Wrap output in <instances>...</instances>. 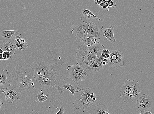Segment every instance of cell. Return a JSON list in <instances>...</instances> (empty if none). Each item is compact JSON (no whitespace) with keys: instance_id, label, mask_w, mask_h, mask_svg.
<instances>
[{"instance_id":"1","label":"cell","mask_w":154,"mask_h":114,"mask_svg":"<svg viewBox=\"0 0 154 114\" xmlns=\"http://www.w3.org/2000/svg\"><path fill=\"white\" fill-rule=\"evenodd\" d=\"M66 59L56 51L49 50L34 62L35 88L44 94L52 95L60 85L62 77L66 72Z\"/></svg>"},{"instance_id":"2","label":"cell","mask_w":154,"mask_h":114,"mask_svg":"<svg viewBox=\"0 0 154 114\" xmlns=\"http://www.w3.org/2000/svg\"><path fill=\"white\" fill-rule=\"evenodd\" d=\"M8 79L18 94H26L35 89V70L30 64L23 63L17 65Z\"/></svg>"},{"instance_id":"3","label":"cell","mask_w":154,"mask_h":114,"mask_svg":"<svg viewBox=\"0 0 154 114\" xmlns=\"http://www.w3.org/2000/svg\"><path fill=\"white\" fill-rule=\"evenodd\" d=\"M74 96L75 102L73 104L74 108L76 109H82L83 112L98 100L90 87L80 89L75 92Z\"/></svg>"},{"instance_id":"4","label":"cell","mask_w":154,"mask_h":114,"mask_svg":"<svg viewBox=\"0 0 154 114\" xmlns=\"http://www.w3.org/2000/svg\"><path fill=\"white\" fill-rule=\"evenodd\" d=\"M120 93L124 102H131L140 96L142 91L140 86L134 80L128 79L123 83Z\"/></svg>"},{"instance_id":"5","label":"cell","mask_w":154,"mask_h":114,"mask_svg":"<svg viewBox=\"0 0 154 114\" xmlns=\"http://www.w3.org/2000/svg\"><path fill=\"white\" fill-rule=\"evenodd\" d=\"M67 70L69 73V78L77 82L82 81L88 76L87 70L77 64L68 65Z\"/></svg>"},{"instance_id":"6","label":"cell","mask_w":154,"mask_h":114,"mask_svg":"<svg viewBox=\"0 0 154 114\" xmlns=\"http://www.w3.org/2000/svg\"><path fill=\"white\" fill-rule=\"evenodd\" d=\"M110 52V55L108 59V62L106 65L110 67H114L115 69L123 67L125 60L122 51L116 49Z\"/></svg>"},{"instance_id":"7","label":"cell","mask_w":154,"mask_h":114,"mask_svg":"<svg viewBox=\"0 0 154 114\" xmlns=\"http://www.w3.org/2000/svg\"><path fill=\"white\" fill-rule=\"evenodd\" d=\"M104 49L103 45L98 43L90 46L81 45L78 47L77 51L90 56L97 57L101 55L102 51Z\"/></svg>"},{"instance_id":"8","label":"cell","mask_w":154,"mask_h":114,"mask_svg":"<svg viewBox=\"0 0 154 114\" xmlns=\"http://www.w3.org/2000/svg\"><path fill=\"white\" fill-rule=\"evenodd\" d=\"M89 24L85 23L79 24L72 29L71 34L75 36L76 42H82L83 39L87 37Z\"/></svg>"},{"instance_id":"9","label":"cell","mask_w":154,"mask_h":114,"mask_svg":"<svg viewBox=\"0 0 154 114\" xmlns=\"http://www.w3.org/2000/svg\"><path fill=\"white\" fill-rule=\"evenodd\" d=\"M103 28L102 25L96 23V21L89 24L87 37L96 38L100 40L104 36L102 30Z\"/></svg>"},{"instance_id":"10","label":"cell","mask_w":154,"mask_h":114,"mask_svg":"<svg viewBox=\"0 0 154 114\" xmlns=\"http://www.w3.org/2000/svg\"><path fill=\"white\" fill-rule=\"evenodd\" d=\"M137 103L140 112L148 110L152 107L153 103L149 96L145 94L140 95L137 98Z\"/></svg>"},{"instance_id":"11","label":"cell","mask_w":154,"mask_h":114,"mask_svg":"<svg viewBox=\"0 0 154 114\" xmlns=\"http://www.w3.org/2000/svg\"><path fill=\"white\" fill-rule=\"evenodd\" d=\"M18 30H3L0 31V44L12 43L15 40L16 36L19 34Z\"/></svg>"},{"instance_id":"12","label":"cell","mask_w":154,"mask_h":114,"mask_svg":"<svg viewBox=\"0 0 154 114\" xmlns=\"http://www.w3.org/2000/svg\"><path fill=\"white\" fill-rule=\"evenodd\" d=\"M61 87L70 91L72 96H74V93L76 91L80 89L78 83L71 79L69 77L63 80Z\"/></svg>"},{"instance_id":"13","label":"cell","mask_w":154,"mask_h":114,"mask_svg":"<svg viewBox=\"0 0 154 114\" xmlns=\"http://www.w3.org/2000/svg\"><path fill=\"white\" fill-rule=\"evenodd\" d=\"M80 16V19L83 23L89 24L96 21L98 18L88 9H83Z\"/></svg>"},{"instance_id":"14","label":"cell","mask_w":154,"mask_h":114,"mask_svg":"<svg viewBox=\"0 0 154 114\" xmlns=\"http://www.w3.org/2000/svg\"><path fill=\"white\" fill-rule=\"evenodd\" d=\"M1 90L2 93L5 95V101L8 102L10 104L13 103L14 100L20 99V97L15 90L8 88Z\"/></svg>"},{"instance_id":"15","label":"cell","mask_w":154,"mask_h":114,"mask_svg":"<svg viewBox=\"0 0 154 114\" xmlns=\"http://www.w3.org/2000/svg\"><path fill=\"white\" fill-rule=\"evenodd\" d=\"M8 74V71L3 69L0 71V90L8 89L11 86V84L7 78V75Z\"/></svg>"},{"instance_id":"16","label":"cell","mask_w":154,"mask_h":114,"mask_svg":"<svg viewBox=\"0 0 154 114\" xmlns=\"http://www.w3.org/2000/svg\"><path fill=\"white\" fill-rule=\"evenodd\" d=\"M103 33L104 36L108 42H115L116 41L114 34V28L112 26H111L105 29Z\"/></svg>"},{"instance_id":"17","label":"cell","mask_w":154,"mask_h":114,"mask_svg":"<svg viewBox=\"0 0 154 114\" xmlns=\"http://www.w3.org/2000/svg\"><path fill=\"white\" fill-rule=\"evenodd\" d=\"M94 112L97 114H110L108 108L104 104H100L94 108Z\"/></svg>"},{"instance_id":"18","label":"cell","mask_w":154,"mask_h":114,"mask_svg":"<svg viewBox=\"0 0 154 114\" xmlns=\"http://www.w3.org/2000/svg\"><path fill=\"white\" fill-rule=\"evenodd\" d=\"M1 48L3 52L8 51L9 52L11 57L13 56L16 52V49L14 47L13 43H6L3 44Z\"/></svg>"},{"instance_id":"19","label":"cell","mask_w":154,"mask_h":114,"mask_svg":"<svg viewBox=\"0 0 154 114\" xmlns=\"http://www.w3.org/2000/svg\"><path fill=\"white\" fill-rule=\"evenodd\" d=\"M82 42L84 45L90 46L100 43V40L96 38L87 37L83 39Z\"/></svg>"},{"instance_id":"20","label":"cell","mask_w":154,"mask_h":114,"mask_svg":"<svg viewBox=\"0 0 154 114\" xmlns=\"http://www.w3.org/2000/svg\"><path fill=\"white\" fill-rule=\"evenodd\" d=\"M102 62L100 57H96L94 62L93 71H98L101 70L104 66L102 65Z\"/></svg>"},{"instance_id":"21","label":"cell","mask_w":154,"mask_h":114,"mask_svg":"<svg viewBox=\"0 0 154 114\" xmlns=\"http://www.w3.org/2000/svg\"><path fill=\"white\" fill-rule=\"evenodd\" d=\"M14 46L16 49H20L25 50H26L28 47V45L27 42L22 45L19 42H17L15 40V41L13 43Z\"/></svg>"},{"instance_id":"22","label":"cell","mask_w":154,"mask_h":114,"mask_svg":"<svg viewBox=\"0 0 154 114\" xmlns=\"http://www.w3.org/2000/svg\"><path fill=\"white\" fill-rule=\"evenodd\" d=\"M40 92L38 93V94L36 95V97L38 98L39 102L42 103L48 100V96L49 95H44L43 91L42 90H40Z\"/></svg>"},{"instance_id":"23","label":"cell","mask_w":154,"mask_h":114,"mask_svg":"<svg viewBox=\"0 0 154 114\" xmlns=\"http://www.w3.org/2000/svg\"><path fill=\"white\" fill-rule=\"evenodd\" d=\"M108 0H102V3L99 5L100 8L109 11V7L108 5Z\"/></svg>"},{"instance_id":"24","label":"cell","mask_w":154,"mask_h":114,"mask_svg":"<svg viewBox=\"0 0 154 114\" xmlns=\"http://www.w3.org/2000/svg\"><path fill=\"white\" fill-rule=\"evenodd\" d=\"M111 52L109 50L104 49H103L101 52V55L105 59H108L110 55Z\"/></svg>"},{"instance_id":"25","label":"cell","mask_w":154,"mask_h":114,"mask_svg":"<svg viewBox=\"0 0 154 114\" xmlns=\"http://www.w3.org/2000/svg\"><path fill=\"white\" fill-rule=\"evenodd\" d=\"M11 55L9 52L8 51H4L3 53V60H8L11 57Z\"/></svg>"},{"instance_id":"26","label":"cell","mask_w":154,"mask_h":114,"mask_svg":"<svg viewBox=\"0 0 154 114\" xmlns=\"http://www.w3.org/2000/svg\"><path fill=\"white\" fill-rule=\"evenodd\" d=\"M107 2L109 7H112L113 9L115 7L117 6L115 1L112 0H108Z\"/></svg>"},{"instance_id":"27","label":"cell","mask_w":154,"mask_h":114,"mask_svg":"<svg viewBox=\"0 0 154 114\" xmlns=\"http://www.w3.org/2000/svg\"><path fill=\"white\" fill-rule=\"evenodd\" d=\"M57 90L58 93L60 95H61L63 93L64 91V88L60 87L59 85L57 86Z\"/></svg>"},{"instance_id":"28","label":"cell","mask_w":154,"mask_h":114,"mask_svg":"<svg viewBox=\"0 0 154 114\" xmlns=\"http://www.w3.org/2000/svg\"><path fill=\"white\" fill-rule=\"evenodd\" d=\"M66 109L64 108L63 106H61L59 111L56 114H63L66 111Z\"/></svg>"},{"instance_id":"29","label":"cell","mask_w":154,"mask_h":114,"mask_svg":"<svg viewBox=\"0 0 154 114\" xmlns=\"http://www.w3.org/2000/svg\"><path fill=\"white\" fill-rule=\"evenodd\" d=\"M102 0H94V2L95 4L100 5L102 3Z\"/></svg>"},{"instance_id":"30","label":"cell","mask_w":154,"mask_h":114,"mask_svg":"<svg viewBox=\"0 0 154 114\" xmlns=\"http://www.w3.org/2000/svg\"><path fill=\"white\" fill-rule=\"evenodd\" d=\"M139 114H152V113L149 111L148 110H146V111H144L143 112H141L140 113H139Z\"/></svg>"},{"instance_id":"31","label":"cell","mask_w":154,"mask_h":114,"mask_svg":"<svg viewBox=\"0 0 154 114\" xmlns=\"http://www.w3.org/2000/svg\"><path fill=\"white\" fill-rule=\"evenodd\" d=\"M21 38L20 36L19 35H17L16 36L15 40L17 42H19L20 39Z\"/></svg>"},{"instance_id":"32","label":"cell","mask_w":154,"mask_h":114,"mask_svg":"<svg viewBox=\"0 0 154 114\" xmlns=\"http://www.w3.org/2000/svg\"><path fill=\"white\" fill-rule=\"evenodd\" d=\"M3 60V54H0V60Z\"/></svg>"},{"instance_id":"33","label":"cell","mask_w":154,"mask_h":114,"mask_svg":"<svg viewBox=\"0 0 154 114\" xmlns=\"http://www.w3.org/2000/svg\"><path fill=\"white\" fill-rule=\"evenodd\" d=\"M3 103L1 100V99H0V108L3 105Z\"/></svg>"},{"instance_id":"34","label":"cell","mask_w":154,"mask_h":114,"mask_svg":"<svg viewBox=\"0 0 154 114\" xmlns=\"http://www.w3.org/2000/svg\"><path fill=\"white\" fill-rule=\"evenodd\" d=\"M3 51L2 49V48L0 49V54H3Z\"/></svg>"}]
</instances>
